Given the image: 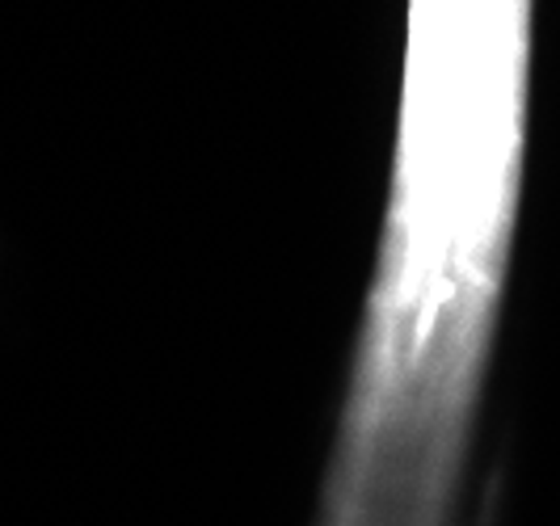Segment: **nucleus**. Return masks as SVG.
Listing matches in <instances>:
<instances>
[{
	"mask_svg": "<svg viewBox=\"0 0 560 526\" xmlns=\"http://www.w3.org/2000/svg\"><path fill=\"white\" fill-rule=\"evenodd\" d=\"M430 186L418 320L425 430L459 468L502 312L527 136L532 0H430Z\"/></svg>",
	"mask_w": 560,
	"mask_h": 526,
	"instance_id": "f257e3e1",
	"label": "nucleus"
}]
</instances>
